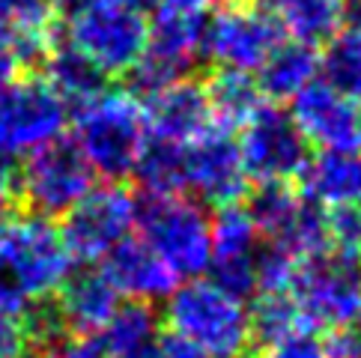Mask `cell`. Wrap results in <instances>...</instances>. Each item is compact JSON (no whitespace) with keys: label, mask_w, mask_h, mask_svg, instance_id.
<instances>
[{"label":"cell","mask_w":361,"mask_h":358,"mask_svg":"<svg viewBox=\"0 0 361 358\" xmlns=\"http://www.w3.org/2000/svg\"><path fill=\"white\" fill-rule=\"evenodd\" d=\"M72 144L81 149L96 176L111 183L135 176L149 144L144 99H137L132 90H105L99 99L75 111Z\"/></svg>","instance_id":"1"},{"label":"cell","mask_w":361,"mask_h":358,"mask_svg":"<svg viewBox=\"0 0 361 358\" xmlns=\"http://www.w3.org/2000/svg\"><path fill=\"white\" fill-rule=\"evenodd\" d=\"M164 323L171 335L183 338L209 358H251L254 335L245 302L212 284L191 278L164 299Z\"/></svg>","instance_id":"2"},{"label":"cell","mask_w":361,"mask_h":358,"mask_svg":"<svg viewBox=\"0 0 361 358\" xmlns=\"http://www.w3.org/2000/svg\"><path fill=\"white\" fill-rule=\"evenodd\" d=\"M63 36L105 78L128 75L147 48L149 18L132 0H72Z\"/></svg>","instance_id":"3"},{"label":"cell","mask_w":361,"mask_h":358,"mask_svg":"<svg viewBox=\"0 0 361 358\" xmlns=\"http://www.w3.org/2000/svg\"><path fill=\"white\" fill-rule=\"evenodd\" d=\"M135 227L176 278H200L209 268L212 218L188 195L137 197Z\"/></svg>","instance_id":"4"},{"label":"cell","mask_w":361,"mask_h":358,"mask_svg":"<svg viewBox=\"0 0 361 358\" xmlns=\"http://www.w3.org/2000/svg\"><path fill=\"white\" fill-rule=\"evenodd\" d=\"M72 254L60 227L33 212L9 215L0 224V275L9 278L30 302L48 299L72 275Z\"/></svg>","instance_id":"5"},{"label":"cell","mask_w":361,"mask_h":358,"mask_svg":"<svg viewBox=\"0 0 361 358\" xmlns=\"http://www.w3.org/2000/svg\"><path fill=\"white\" fill-rule=\"evenodd\" d=\"M16 185L27 212L51 221L63 218L96 188V173L72 140L57 137L24 156V164L16 171Z\"/></svg>","instance_id":"6"},{"label":"cell","mask_w":361,"mask_h":358,"mask_svg":"<svg viewBox=\"0 0 361 358\" xmlns=\"http://www.w3.org/2000/svg\"><path fill=\"white\" fill-rule=\"evenodd\" d=\"M290 296L311 328L343 331L361 314V260L334 251L305 260Z\"/></svg>","instance_id":"7"},{"label":"cell","mask_w":361,"mask_h":358,"mask_svg":"<svg viewBox=\"0 0 361 358\" xmlns=\"http://www.w3.org/2000/svg\"><path fill=\"white\" fill-rule=\"evenodd\" d=\"M69 108L42 78H18L0 90V159H21L63 137Z\"/></svg>","instance_id":"8"},{"label":"cell","mask_w":361,"mask_h":358,"mask_svg":"<svg viewBox=\"0 0 361 358\" xmlns=\"http://www.w3.org/2000/svg\"><path fill=\"white\" fill-rule=\"evenodd\" d=\"M239 159L248 183H295L302 176L311 144L299 132L287 111L281 105H266L239 129Z\"/></svg>","instance_id":"9"},{"label":"cell","mask_w":361,"mask_h":358,"mask_svg":"<svg viewBox=\"0 0 361 358\" xmlns=\"http://www.w3.org/2000/svg\"><path fill=\"white\" fill-rule=\"evenodd\" d=\"M137 197L123 183H108L63 215L60 236L75 263H102L135 230Z\"/></svg>","instance_id":"10"},{"label":"cell","mask_w":361,"mask_h":358,"mask_svg":"<svg viewBox=\"0 0 361 358\" xmlns=\"http://www.w3.org/2000/svg\"><path fill=\"white\" fill-rule=\"evenodd\" d=\"M203 24L206 18L159 9L156 21H149V39L144 54L128 72L132 93L137 99L156 96L159 90L185 81L195 72V66L203 60Z\"/></svg>","instance_id":"11"},{"label":"cell","mask_w":361,"mask_h":358,"mask_svg":"<svg viewBox=\"0 0 361 358\" xmlns=\"http://www.w3.org/2000/svg\"><path fill=\"white\" fill-rule=\"evenodd\" d=\"M278 42L281 33L254 0L215 9L203 24V60L224 72L254 75Z\"/></svg>","instance_id":"12"},{"label":"cell","mask_w":361,"mask_h":358,"mask_svg":"<svg viewBox=\"0 0 361 358\" xmlns=\"http://www.w3.org/2000/svg\"><path fill=\"white\" fill-rule=\"evenodd\" d=\"M183 191L197 203L224 209L242 203L248 191L239 147L224 129H209L183 149Z\"/></svg>","instance_id":"13"},{"label":"cell","mask_w":361,"mask_h":358,"mask_svg":"<svg viewBox=\"0 0 361 358\" xmlns=\"http://www.w3.org/2000/svg\"><path fill=\"white\" fill-rule=\"evenodd\" d=\"M293 123L319 152H361V99L317 78L293 99Z\"/></svg>","instance_id":"14"},{"label":"cell","mask_w":361,"mask_h":358,"mask_svg":"<svg viewBox=\"0 0 361 358\" xmlns=\"http://www.w3.org/2000/svg\"><path fill=\"white\" fill-rule=\"evenodd\" d=\"M260 230L251 221L242 203L215 209L212 218V254H209V280L227 290L236 299L257 296V251Z\"/></svg>","instance_id":"15"},{"label":"cell","mask_w":361,"mask_h":358,"mask_svg":"<svg viewBox=\"0 0 361 358\" xmlns=\"http://www.w3.org/2000/svg\"><path fill=\"white\" fill-rule=\"evenodd\" d=\"M144 108L152 140H167V144L185 147L209 129H218L212 120L209 99H206V87L191 78L159 90L156 96L144 101Z\"/></svg>","instance_id":"16"},{"label":"cell","mask_w":361,"mask_h":358,"mask_svg":"<svg viewBox=\"0 0 361 358\" xmlns=\"http://www.w3.org/2000/svg\"><path fill=\"white\" fill-rule=\"evenodd\" d=\"M102 272L128 302H164L179 287V278L140 236H128L114 251H108L102 260Z\"/></svg>","instance_id":"17"},{"label":"cell","mask_w":361,"mask_h":358,"mask_svg":"<svg viewBox=\"0 0 361 358\" xmlns=\"http://www.w3.org/2000/svg\"><path fill=\"white\" fill-rule=\"evenodd\" d=\"M57 311L63 326L78 335H99L105 323L120 308V292L111 287L102 268L72 272L57 290Z\"/></svg>","instance_id":"18"},{"label":"cell","mask_w":361,"mask_h":358,"mask_svg":"<svg viewBox=\"0 0 361 358\" xmlns=\"http://www.w3.org/2000/svg\"><path fill=\"white\" fill-rule=\"evenodd\" d=\"M299 191L319 209H350L361 203V152H317L299 176Z\"/></svg>","instance_id":"19"},{"label":"cell","mask_w":361,"mask_h":358,"mask_svg":"<svg viewBox=\"0 0 361 358\" xmlns=\"http://www.w3.org/2000/svg\"><path fill=\"white\" fill-rule=\"evenodd\" d=\"M272 18L281 39L319 48L343 27V0H254Z\"/></svg>","instance_id":"20"},{"label":"cell","mask_w":361,"mask_h":358,"mask_svg":"<svg viewBox=\"0 0 361 358\" xmlns=\"http://www.w3.org/2000/svg\"><path fill=\"white\" fill-rule=\"evenodd\" d=\"M317 78H319V51L302 42L281 39L260 63L254 81L269 105H287Z\"/></svg>","instance_id":"21"},{"label":"cell","mask_w":361,"mask_h":358,"mask_svg":"<svg viewBox=\"0 0 361 358\" xmlns=\"http://www.w3.org/2000/svg\"><path fill=\"white\" fill-rule=\"evenodd\" d=\"M0 33L16 42L24 66L42 63L57 42L54 0H0Z\"/></svg>","instance_id":"22"},{"label":"cell","mask_w":361,"mask_h":358,"mask_svg":"<svg viewBox=\"0 0 361 358\" xmlns=\"http://www.w3.org/2000/svg\"><path fill=\"white\" fill-rule=\"evenodd\" d=\"M45 69V84L54 90V93L66 101V108L78 111L84 105H90L93 99H99L108 90V78L102 75L93 63L84 54H78L72 45L66 42H54L51 51L45 54V60L39 63Z\"/></svg>","instance_id":"23"},{"label":"cell","mask_w":361,"mask_h":358,"mask_svg":"<svg viewBox=\"0 0 361 358\" xmlns=\"http://www.w3.org/2000/svg\"><path fill=\"white\" fill-rule=\"evenodd\" d=\"M203 87H206V99H209V108H212V120L224 132H239L266 105L254 75H245V72L215 69V75Z\"/></svg>","instance_id":"24"},{"label":"cell","mask_w":361,"mask_h":358,"mask_svg":"<svg viewBox=\"0 0 361 358\" xmlns=\"http://www.w3.org/2000/svg\"><path fill=\"white\" fill-rule=\"evenodd\" d=\"M319 75L341 93L361 99V18L343 21V27L326 42V51L319 54Z\"/></svg>","instance_id":"25"},{"label":"cell","mask_w":361,"mask_h":358,"mask_svg":"<svg viewBox=\"0 0 361 358\" xmlns=\"http://www.w3.org/2000/svg\"><path fill=\"white\" fill-rule=\"evenodd\" d=\"M159 323H161L159 311L147 302L120 304V308L114 311V316L105 323V328L99 331V338L108 350V358L156 343L159 340Z\"/></svg>","instance_id":"26"},{"label":"cell","mask_w":361,"mask_h":358,"mask_svg":"<svg viewBox=\"0 0 361 358\" xmlns=\"http://www.w3.org/2000/svg\"><path fill=\"white\" fill-rule=\"evenodd\" d=\"M183 149L179 144L152 140L140 156L135 176L144 195H185L183 191Z\"/></svg>","instance_id":"27"},{"label":"cell","mask_w":361,"mask_h":358,"mask_svg":"<svg viewBox=\"0 0 361 358\" xmlns=\"http://www.w3.org/2000/svg\"><path fill=\"white\" fill-rule=\"evenodd\" d=\"M248 314H251L254 352L269 347V343H275L283 335H290L293 328L307 326L290 292H260V296L254 299V308H248Z\"/></svg>","instance_id":"28"},{"label":"cell","mask_w":361,"mask_h":358,"mask_svg":"<svg viewBox=\"0 0 361 358\" xmlns=\"http://www.w3.org/2000/svg\"><path fill=\"white\" fill-rule=\"evenodd\" d=\"M305 260H299L290 248L278 242H260L257 251V296L260 292H290L295 275Z\"/></svg>","instance_id":"29"},{"label":"cell","mask_w":361,"mask_h":358,"mask_svg":"<svg viewBox=\"0 0 361 358\" xmlns=\"http://www.w3.org/2000/svg\"><path fill=\"white\" fill-rule=\"evenodd\" d=\"M257 352L260 358H331V340H326L322 331L311 326H299Z\"/></svg>","instance_id":"30"},{"label":"cell","mask_w":361,"mask_h":358,"mask_svg":"<svg viewBox=\"0 0 361 358\" xmlns=\"http://www.w3.org/2000/svg\"><path fill=\"white\" fill-rule=\"evenodd\" d=\"M30 358H108V350L99 335H78L66 328L45 343H36Z\"/></svg>","instance_id":"31"},{"label":"cell","mask_w":361,"mask_h":358,"mask_svg":"<svg viewBox=\"0 0 361 358\" xmlns=\"http://www.w3.org/2000/svg\"><path fill=\"white\" fill-rule=\"evenodd\" d=\"M326 227H329V248L334 254L361 260V212H358V206L326 209Z\"/></svg>","instance_id":"32"},{"label":"cell","mask_w":361,"mask_h":358,"mask_svg":"<svg viewBox=\"0 0 361 358\" xmlns=\"http://www.w3.org/2000/svg\"><path fill=\"white\" fill-rule=\"evenodd\" d=\"M33 343L24 319L0 316V358H30Z\"/></svg>","instance_id":"33"},{"label":"cell","mask_w":361,"mask_h":358,"mask_svg":"<svg viewBox=\"0 0 361 358\" xmlns=\"http://www.w3.org/2000/svg\"><path fill=\"white\" fill-rule=\"evenodd\" d=\"M30 299L12 284L9 278L0 275V316H16V319H24L30 311Z\"/></svg>","instance_id":"34"},{"label":"cell","mask_w":361,"mask_h":358,"mask_svg":"<svg viewBox=\"0 0 361 358\" xmlns=\"http://www.w3.org/2000/svg\"><path fill=\"white\" fill-rule=\"evenodd\" d=\"M21 69H24V60L18 54L16 42H12L6 33H0V90L9 87V84H16Z\"/></svg>","instance_id":"35"},{"label":"cell","mask_w":361,"mask_h":358,"mask_svg":"<svg viewBox=\"0 0 361 358\" xmlns=\"http://www.w3.org/2000/svg\"><path fill=\"white\" fill-rule=\"evenodd\" d=\"M18 203V185H16V171L6 159H0V224H4Z\"/></svg>","instance_id":"36"},{"label":"cell","mask_w":361,"mask_h":358,"mask_svg":"<svg viewBox=\"0 0 361 358\" xmlns=\"http://www.w3.org/2000/svg\"><path fill=\"white\" fill-rule=\"evenodd\" d=\"M156 6L164 9V12H176V16L206 18L221 6V0H156Z\"/></svg>","instance_id":"37"},{"label":"cell","mask_w":361,"mask_h":358,"mask_svg":"<svg viewBox=\"0 0 361 358\" xmlns=\"http://www.w3.org/2000/svg\"><path fill=\"white\" fill-rule=\"evenodd\" d=\"M331 352L343 358H361V314L341 331L338 340H331Z\"/></svg>","instance_id":"38"},{"label":"cell","mask_w":361,"mask_h":358,"mask_svg":"<svg viewBox=\"0 0 361 358\" xmlns=\"http://www.w3.org/2000/svg\"><path fill=\"white\" fill-rule=\"evenodd\" d=\"M159 350H161V358H209L206 352H200L197 347H191V343H185L176 335L159 338Z\"/></svg>","instance_id":"39"},{"label":"cell","mask_w":361,"mask_h":358,"mask_svg":"<svg viewBox=\"0 0 361 358\" xmlns=\"http://www.w3.org/2000/svg\"><path fill=\"white\" fill-rule=\"evenodd\" d=\"M114 358H161V350H159V340H156V343H149V347H140V350L114 355Z\"/></svg>","instance_id":"40"},{"label":"cell","mask_w":361,"mask_h":358,"mask_svg":"<svg viewBox=\"0 0 361 358\" xmlns=\"http://www.w3.org/2000/svg\"><path fill=\"white\" fill-rule=\"evenodd\" d=\"M132 4H137L140 9H147V6H152V4H156V0H132Z\"/></svg>","instance_id":"41"},{"label":"cell","mask_w":361,"mask_h":358,"mask_svg":"<svg viewBox=\"0 0 361 358\" xmlns=\"http://www.w3.org/2000/svg\"><path fill=\"white\" fill-rule=\"evenodd\" d=\"M358 212H361V203H358Z\"/></svg>","instance_id":"42"},{"label":"cell","mask_w":361,"mask_h":358,"mask_svg":"<svg viewBox=\"0 0 361 358\" xmlns=\"http://www.w3.org/2000/svg\"><path fill=\"white\" fill-rule=\"evenodd\" d=\"M66 4H72V0H66Z\"/></svg>","instance_id":"43"}]
</instances>
